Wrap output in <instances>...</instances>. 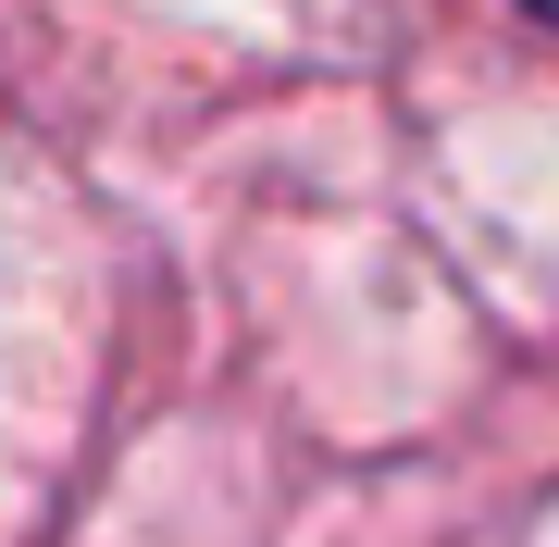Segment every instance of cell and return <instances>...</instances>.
<instances>
[{
    "mask_svg": "<svg viewBox=\"0 0 559 547\" xmlns=\"http://www.w3.org/2000/svg\"><path fill=\"white\" fill-rule=\"evenodd\" d=\"M535 13H559V0H535Z\"/></svg>",
    "mask_w": 559,
    "mask_h": 547,
    "instance_id": "cell-1",
    "label": "cell"
}]
</instances>
